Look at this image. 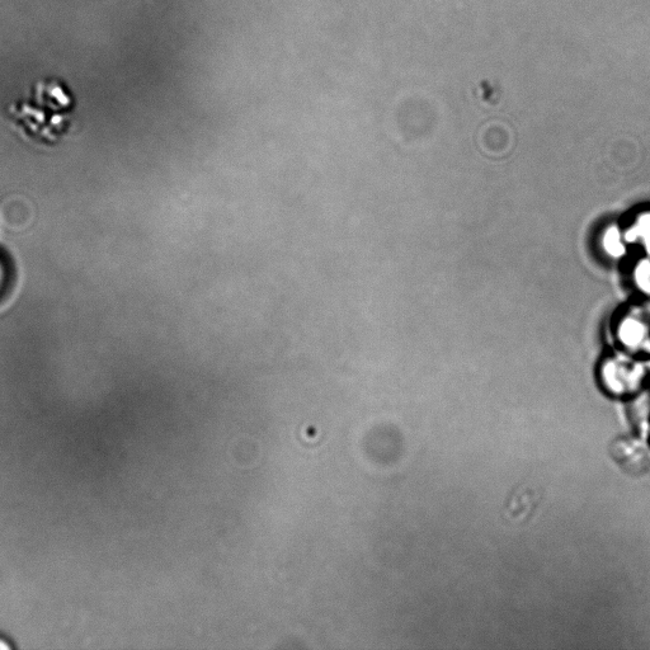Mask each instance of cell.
Returning a JSON list of instances; mask_svg holds the SVG:
<instances>
[{
  "label": "cell",
  "mask_w": 650,
  "mask_h": 650,
  "mask_svg": "<svg viewBox=\"0 0 650 650\" xmlns=\"http://www.w3.org/2000/svg\"><path fill=\"white\" fill-rule=\"evenodd\" d=\"M12 645L7 642V640H4L3 638H0V650H8L11 649Z\"/></svg>",
  "instance_id": "cell-3"
},
{
  "label": "cell",
  "mask_w": 650,
  "mask_h": 650,
  "mask_svg": "<svg viewBox=\"0 0 650 650\" xmlns=\"http://www.w3.org/2000/svg\"><path fill=\"white\" fill-rule=\"evenodd\" d=\"M612 460L630 477L640 478L650 471V451L635 437H619L610 447Z\"/></svg>",
  "instance_id": "cell-1"
},
{
  "label": "cell",
  "mask_w": 650,
  "mask_h": 650,
  "mask_svg": "<svg viewBox=\"0 0 650 650\" xmlns=\"http://www.w3.org/2000/svg\"><path fill=\"white\" fill-rule=\"evenodd\" d=\"M606 248L609 249L611 254H620V252L623 251V247H621V244L619 243V235H617L615 230H611V232L607 234Z\"/></svg>",
  "instance_id": "cell-2"
}]
</instances>
